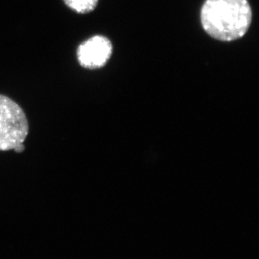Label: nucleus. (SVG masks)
I'll list each match as a JSON object with an SVG mask.
<instances>
[{
  "mask_svg": "<svg viewBox=\"0 0 259 259\" xmlns=\"http://www.w3.org/2000/svg\"><path fill=\"white\" fill-rule=\"evenodd\" d=\"M247 0H205L201 11L203 29L213 39L231 42L244 36L252 24Z\"/></svg>",
  "mask_w": 259,
  "mask_h": 259,
  "instance_id": "f257e3e1",
  "label": "nucleus"
},
{
  "mask_svg": "<svg viewBox=\"0 0 259 259\" xmlns=\"http://www.w3.org/2000/svg\"><path fill=\"white\" fill-rule=\"evenodd\" d=\"M29 130L25 111L11 98L0 94V151H25Z\"/></svg>",
  "mask_w": 259,
  "mask_h": 259,
  "instance_id": "f03ea898",
  "label": "nucleus"
},
{
  "mask_svg": "<svg viewBox=\"0 0 259 259\" xmlns=\"http://www.w3.org/2000/svg\"><path fill=\"white\" fill-rule=\"evenodd\" d=\"M113 54V44L107 37L95 35L81 43L77 48L79 64L88 70L105 66Z\"/></svg>",
  "mask_w": 259,
  "mask_h": 259,
  "instance_id": "7ed1b4c3",
  "label": "nucleus"
},
{
  "mask_svg": "<svg viewBox=\"0 0 259 259\" xmlns=\"http://www.w3.org/2000/svg\"><path fill=\"white\" fill-rule=\"evenodd\" d=\"M70 9L78 14H88L95 10L98 0H63Z\"/></svg>",
  "mask_w": 259,
  "mask_h": 259,
  "instance_id": "20e7f679",
  "label": "nucleus"
}]
</instances>
